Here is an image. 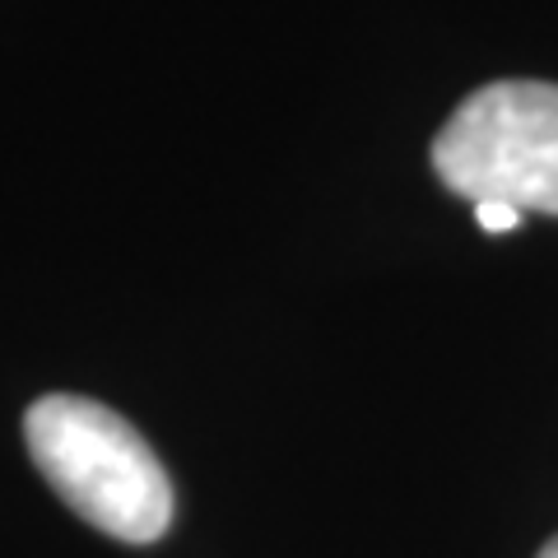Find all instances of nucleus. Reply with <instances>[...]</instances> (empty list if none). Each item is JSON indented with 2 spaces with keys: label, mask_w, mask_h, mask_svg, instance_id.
Instances as JSON below:
<instances>
[{
  "label": "nucleus",
  "mask_w": 558,
  "mask_h": 558,
  "mask_svg": "<svg viewBox=\"0 0 558 558\" xmlns=\"http://www.w3.org/2000/svg\"><path fill=\"white\" fill-rule=\"evenodd\" d=\"M24 442L47 484L89 526L126 545H149L168 531V470L117 410L84 396H43L24 414Z\"/></svg>",
  "instance_id": "f257e3e1"
},
{
  "label": "nucleus",
  "mask_w": 558,
  "mask_h": 558,
  "mask_svg": "<svg viewBox=\"0 0 558 558\" xmlns=\"http://www.w3.org/2000/svg\"><path fill=\"white\" fill-rule=\"evenodd\" d=\"M433 168L470 205L558 215V84L498 80L475 89L442 121Z\"/></svg>",
  "instance_id": "f03ea898"
},
{
  "label": "nucleus",
  "mask_w": 558,
  "mask_h": 558,
  "mask_svg": "<svg viewBox=\"0 0 558 558\" xmlns=\"http://www.w3.org/2000/svg\"><path fill=\"white\" fill-rule=\"evenodd\" d=\"M475 223L484 233H517L521 223H526V215L502 201H475Z\"/></svg>",
  "instance_id": "7ed1b4c3"
},
{
  "label": "nucleus",
  "mask_w": 558,
  "mask_h": 558,
  "mask_svg": "<svg viewBox=\"0 0 558 558\" xmlns=\"http://www.w3.org/2000/svg\"><path fill=\"white\" fill-rule=\"evenodd\" d=\"M539 558H558V535L549 539V545H545V549H539Z\"/></svg>",
  "instance_id": "20e7f679"
}]
</instances>
